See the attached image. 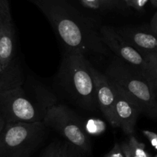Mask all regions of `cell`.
<instances>
[{
	"instance_id": "1",
	"label": "cell",
	"mask_w": 157,
	"mask_h": 157,
	"mask_svg": "<svg viewBox=\"0 0 157 157\" xmlns=\"http://www.w3.org/2000/svg\"><path fill=\"white\" fill-rule=\"evenodd\" d=\"M50 23L67 52L109 55V49L101 39L99 29L69 0H29Z\"/></svg>"
},
{
	"instance_id": "2",
	"label": "cell",
	"mask_w": 157,
	"mask_h": 157,
	"mask_svg": "<svg viewBox=\"0 0 157 157\" xmlns=\"http://www.w3.org/2000/svg\"><path fill=\"white\" fill-rule=\"evenodd\" d=\"M89 64L83 54L66 51L60 65L59 77L65 90L79 106L94 111L99 105Z\"/></svg>"
},
{
	"instance_id": "3",
	"label": "cell",
	"mask_w": 157,
	"mask_h": 157,
	"mask_svg": "<svg viewBox=\"0 0 157 157\" xmlns=\"http://www.w3.org/2000/svg\"><path fill=\"white\" fill-rule=\"evenodd\" d=\"M104 74L138 105L141 113L157 118L155 91L141 72L118 59L109 65Z\"/></svg>"
},
{
	"instance_id": "4",
	"label": "cell",
	"mask_w": 157,
	"mask_h": 157,
	"mask_svg": "<svg viewBox=\"0 0 157 157\" xmlns=\"http://www.w3.org/2000/svg\"><path fill=\"white\" fill-rule=\"evenodd\" d=\"M43 122L8 123L0 133V157H29L46 136Z\"/></svg>"
},
{
	"instance_id": "5",
	"label": "cell",
	"mask_w": 157,
	"mask_h": 157,
	"mask_svg": "<svg viewBox=\"0 0 157 157\" xmlns=\"http://www.w3.org/2000/svg\"><path fill=\"white\" fill-rule=\"evenodd\" d=\"M46 127H51L64 137L79 153H90L91 143L77 115L67 106L52 103L43 119Z\"/></svg>"
},
{
	"instance_id": "6",
	"label": "cell",
	"mask_w": 157,
	"mask_h": 157,
	"mask_svg": "<svg viewBox=\"0 0 157 157\" xmlns=\"http://www.w3.org/2000/svg\"><path fill=\"white\" fill-rule=\"evenodd\" d=\"M46 113L27 96L22 86L0 93V113L6 124L43 122Z\"/></svg>"
},
{
	"instance_id": "7",
	"label": "cell",
	"mask_w": 157,
	"mask_h": 157,
	"mask_svg": "<svg viewBox=\"0 0 157 157\" xmlns=\"http://www.w3.org/2000/svg\"><path fill=\"white\" fill-rule=\"evenodd\" d=\"M99 34L102 43L118 58L138 69L146 76V62L144 54L131 46L113 27L108 25L101 27Z\"/></svg>"
},
{
	"instance_id": "8",
	"label": "cell",
	"mask_w": 157,
	"mask_h": 157,
	"mask_svg": "<svg viewBox=\"0 0 157 157\" xmlns=\"http://www.w3.org/2000/svg\"><path fill=\"white\" fill-rule=\"evenodd\" d=\"M89 67L94 82L99 108L112 126L119 127L115 113L116 93L114 86L105 74L93 67L90 63Z\"/></svg>"
},
{
	"instance_id": "9",
	"label": "cell",
	"mask_w": 157,
	"mask_h": 157,
	"mask_svg": "<svg viewBox=\"0 0 157 157\" xmlns=\"http://www.w3.org/2000/svg\"><path fill=\"white\" fill-rule=\"evenodd\" d=\"M113 85L114 86L116 93L115 113L119 127L121 128L126 135L132 136L135 132L137 118L141 113V110L120 88L113 83Z\"/></svg>"
},
{
	"instance_id": "10",
	"label": "cell",
	"mask_w": 157,
	"mask_h": 157,
	"mask_svg": "<svg viewBox=\"0 0 157 157\" xmlns=\"http://www.w3.org/2000/svg\"><path fill=\"white\" fill-rule=\"evenodd\" d=\"M122 37L142 53L157 52V36L136 29H116Z\"/></svg>"
},
{
	"instance_id": "11",
	"label": "cell",
	"mask_w": 157,
	"mask_h": 157,
	"mask_svg": "<svg viewBox=\"0 0 157 157\" xmlns=\"http://www.w3.org/2000/svg\"><path fill=\"white\" fill-rule=\"evenodd\" d=\"M15 49V29L13 22L6 25L0 38V63L2 70L13 61Z\"/></svg>"
},
{
	"instance_id": "12",
	"label": "cell",
	"mask_w": 157,
	"mask_h": 157,
	"mask_svg": "<svg viewBox=\"0 0 157 157\" xmlns=\"http://www.w3.org/2000/svg\"><path fill=\"white\" fill-rule=\"evenodd\" d=\"M23 76L21 68L13 60L11 64L0 72V93L22 86Z\"/></svg>"
},
{
	"instance_id": "13",
	"label": "cell",
	"mask_w": 157,
	"mask_h": 157,
	"mask_svg": "<svg viewBox=\"0 0 157 157\" xmlns=\"http://www.w3.org/2000/svg\"><path fill=\"white\" fill-rule=\"evenodd\" d=\"M146 62V78L157 92V52L143 53Z\"/></svg>"
},
{
	"instance_id": "14",
	"label": "cell",
	"mask_w": 157,
	"mask_h": 157,
	"mask_svg": "<svg viewBox=\"0 0 157 157\" xmlns=\"http://www.w3.org/2000/svg\"><path fill=\"white\" fill-rule=\"evenodd\" d=\"M84 130L88 135L99 136L105 130V124L103 121L97 119H90L82 124Z\"/></svg>"
},
{
	"instance_id": "15",
	"label": "cell",
	"mask_w": 157,
	"mask_h": 157,
	"mask_svg": "<svg viewBox=\"0 0 157 157\" xmlns=\"http://www.w3.org/2000/svg\"><path fill=\"white\" fill-rule=\"evenodd\" d=\"M13 22L9 0H0V29Z\"/></svg>"
},
{
	"instance_id": "16",
	"label": "cell",
	"mask_w": 157,
	"mask_h": 157,
	"mask_svg": "<svg viewBox=\"0 0 157 157\" xmlns=\"http://www.w3.org/2000/svg\"><path fill=\"white\" fill-rule=\"evenodd\" d=\"M79 152L69 143L57 142L56 157H78Z\"/></svg>"
},
{
	"instance_id": "17",
	"label": "cell",
	"mask_w": 157,
	"mask_h": 157,
	"mask_svg": "<svg viewBox=\"0 0 157 157\" xmlns=\"http://www.w3.org/2000/svg\"><path fill=\"white\" fill-rule=\"evenodd\" d=\"M123 1L127 6L132 7L138 11H142L150 0H123Z\"/></svg>"
},
{
	"instance_id": "18",
	"label": "cell",
	"mask_w": 157,
	"mask_h": 157,
	"mask_svg": "<svg viewBox=\"0 0 157 157\" xmlns=\"http://www.w3.org/2000/svg\"><path fill=\"white\" fill-rule=\"evenodd\" d=\"M57 142L52 143L45 149L41 157H56Z\"/></svg>"
},
{
	"instance_id": "19",
	"label": "cell",
	"mask_w": 157,
	"mask_h": 157,
	"mask_svg": "<svg viewBox=\"0 0 157 157\" xmlns=\"http://www.w3.org/2000/svg\"><path fill=\"white\" fill-rule=\"evenodd\" d=\"M105 157H126L121 146L118 143H116L113 149L105 155Z\"/></svg>"
},
{
	"instance_id": "20",
	"label": "cell",
	"mask_w": 157,
	"mask_h": 157,
	"mask_svg": "<svg viewBox=\"0 0 157 157\" xmlns=\"http://www.w3.org/2000/svg\"><path fill=\"white\" fill-rule=\"evenodd\" d=\"M83 6L90 10H99L102 8L100 0H79Z\"/></svg>"
},
{
	"instance_id": "21",
	"label": "cell",
	"mask_w": 157,
	"mask_h": 157,
	"mask_svg": "<svg viewBox=\"0 0 157 157\" xmlns=\"http://www.w3.org/2000/svg\"><path fill=\"white\" fill-rule=\"evenodd\" d=\"M143 132L145 136L150 142L151 145L157 150V133L149 130H144Z\"/></svg>"
},
{
	"instance_id": "22",
	"label": "cell",
	"mask_w": 157,
	"mask_h": 157,
	"mask_svg": "<svg viewBox=\"0 0 157 157\" xmlns=\"http://www.w3.org/2000/svg\"><path fill=\"white\" fill-rule=\"evenodd\" d=\"M102 8L113 9L118 6L119 0H100Z\"/></svg>"
},
{
	"instance_id": "23",
	"label": "cell",
	"mask_w": 157,
	"mask_h": 157,
	"mask_svg": "<svg viewBox=\"0 0 157 157\" xmlns=\"http://www.w3.org/2000/svg\"><path fill=\"white\" fill-rule=\"evenodd\" d=\"M150 27L152 33L157 36V12L154 14V16H152V19H151Z\"/></svg>"
},
{
	"instance_id": "24",
	"label": "cell",
	"mask_w": 157,
	"mask_h": 157,
	"mask_svg": "<svg viewBox=\"0 0 157 157\" xmlns=\"http://www.w3.org/2000/svg\"><path fill=\"white\" fill-rule=\"evenodd\" d=\"M6 126V120L4 119V117L2 116V115L0 113V133L2 131V129H4Z\"/></svg>"
},
{
	"instance_id": "25",
	"label": "cell",
	"mask_w": 157,
	"mask_h": 157,
	"mask_svg": "<svg viewBox=\"0 0 157 157\" xmlns=\"http://www.w3.org/2000/svg\"><path fill=\"white\" fill-rule=\"evenodd\" d=\"M123 152H124L126 157H138V156H136V155H132V154L129 153V152H127V151H125V150H123Z\"/></svg>"
},
{
	"instance_id": "26",
	"label": "cell",
	"mask_w": 157,
	"mask_h": 157,
	"mask_svg": "<svg viewBox=\"0 0 157 157\" xmlns=\"http://www.w3.org/2000/svg\"><path fill=\"white\" fill-rule=\"evenodd\" d=\"M149 2H151V4H152L154 7H157V0H150Z\"/></svg>"
},
{
	"instance_id": "27",
	"label": "cell",
	"mask_w": 157,
	"mask_h": 157,
	"mask_svg": "<svg viewBox=\"0 0 157 157\" xmlns=\"http://www.w3.org/2000/svg\"><path fill=\"white\" fill-rule=\"evenodd\" d=\"M2 30H3V29H0V38H1V35H2Z\"/></svg>"
},
{
	"instance_id": "28",
	"label": "cell",
	"mask_w": 157,
	"mask_h": 157,
	"mask_svg": "<svg viewBox=\"0 0 157 157\" xmlns=\"http://www.w3.org/2000/svg\"><path fill=\"white\" fill-rule=\"evenodd\" d=\"M2 66H1V63H0V72H2Z\"/></svg>"
},
{
	"instance_id": "29",
	"label": "cell",
	"mask_w": 157,
	"mask_h": 157,
	"mask_svg": "<svg viewBox=\"0 0 157 157\" xmlns=\"http://www.w3.org/2000/svg\"><path fill=\"white\" fill-rule=\"evenodd\" d=\"M155 94H156V98H157V92L155 91Z\"/></svg>"
},
{
	"instance_id": "30",
	"label": "cell",
	"mask_w": 157,
	"mask_h": 157,
	"mask_svg": "<svg viewBox=\"0 0 157 157\" xmlns=\"http://www.w3.org/2000/svg\"><path fill=\"white\" fill-rule=\"evenodd\" d=\"M155 157H157V155H155Z\"/></svg>"
}]
</instances>
